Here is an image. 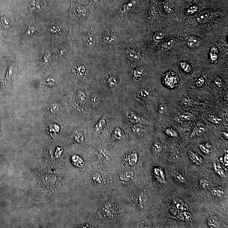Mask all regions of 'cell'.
Wrapping results in <instances>:
<instances>
[{
  "instance_id": "1",
  "label": "cell",
  "mask_w": 228,
  "mask_h": 228,
  "mask_svg": "<svg viewBox=\"0 0 228 228\" xmlns=\"http://www.w3.org/2000/svg\"><path fill=\"white\" fill-rule=\"evenodd\" d=\"M69 13L71 16L76 21H82L86 18L89 5L82 6L78 4L76 0H70Z\"/></svg>"
},
{
  "instance_id": "2",
  "label": "cell",
  "mask_w": 228,
  "mask_h": 228,
  "mask_svg": "<svg viewBox=\"0 0 228 228\" xmlns=\"http://www.w3.org/2000/svg\"><path fill=\"white\" fill-rule=\"evenodd\" d=\"M163 78L165 84L169 88L176 87L179 82V78L177 73L171 71V70L163 74Z\"/></svg>"
},
{
  "instance_id": "3",
  "label": "cell",
  "mask_w": 228,
  "mask_h": 228,
  "mask_svg": "<svg viewBox=\"0 0 228 228\" xmlns=\"http://www.w3.org/2000/svg\"><path fill=\"white\" fill-rule=\"evenodd\" d=\"M154 174L155 178L157 181L161 183H165L166 182V176L162 168L156 167L154 169Z\"/></svg>"
},
{
  "instance_id": "4",
  "label": "cell",
  "mask_w": 228,
  "mask_h": 228,
  "mask_svg": "<svg viewBox=\"0 0 228 228\" xmlns=\"http://www.w3.org/2000/svg\"><path fill=\"white\" fill-rule=\"evenodd\" d=\"M190 160L197 165H201L203 163V159L200 155L196 152L189 151L188 152Z\"/></svg>"
},
{
  "instance_id": "5",
  "label": "cell",
  "mask_w": 228,
  "mask_h": 228,
  "mask_svg": "<svg viewBox=\"0 0 228 228\" xmlns=\"http://www.w3.org/2000/svg\"><path fill=\"white\" fill-rule=\"evenodd\" d=\"M103 40L105 42L110 44H114L117 42V39L115 35L112 32H105L103 35Z\"/></svg>"
},
{
  "instance_id": "6",
  "label": "cell",
  "mask_w": 228,
  "mask_h": 228,
  "mask_svg": "<svg viewBox=\"0 0 228 228\" xmlns=\"http://www.w3.org/2000/svg\"><path fill=\"white\" fill-rule=\"evenodd\" d=\"M207 224L210 228H219L221 226L220 222L216 216H210L207 220Z\"/></svg>"
},
{
  "instance_id": "7",
  "label": "cell",
  "mask_w": 228,
  "mask_h": 228,
  "mask_svg": "<svg viewBox=\"0 0 228 228\" xmlns=\"http://www.w3.org/2000/svg\"><path fill=\"white\" fill-rule=\"evenodd\" d=\"M126 54L128 59L131 61H137L140 58L139 54L133 50L128 49L126 50Z\"/></svg>"
},
{
  "instance_id": "8",
  "label": "cell",
  "mask_w": 228,
  "mask_h": 228,
  "mask_svg": "<svg viewBox=\"0 0 228 228\" xmlns=\"http://www.w3.org/2000/svg\"><path fill=\"white\" fill-rule=\"evenodd\" d=\"M1 23L4 31H9L11 28V22L9 19L7 17L3 16L1 17Z\"/></svg>"
},
{
  "instance_id": "9",
  "label": "cell",
  "mask_w": 228,
  "mask_h": 228,
  "mask_svg": "<svg viewBox=\"0 0 228 228\" xmlns=\"http://www.w3.org/2000/svg\"><path fill=\"white\" fill-rule=\"evenodd\" d=\"M206 130L204 127L202 126H196L193 128L190 137L191 138L195 137H199L202 135L205 132Z\"/></svg>"
},
{
  "instance_id": "10",
  "label": "cell",
  "mask_w": 228,
  "mask_h": 228,
  "mask_svg": "<svg viewBox=\"0 0 228 228\" xmlns=\"http://www.w3.org/2000/svg\"><path fill=\"white\" fill-rule=\"evenodd\" d=\"M134 176V172L131 170H129L122 173L120 175V177L122 181L127 182L133 179Z\"/></svg>"
},
{
  "instance_id": "11",
  "label": "cell",
  "mask_w": 228,
  "mask_h": 228,
  "mask_svg": "<svg viewBox=\"0 0 228 228\" xmlns=\"http://www.w3.org/2000/svg\"><path fill=\"white\" fill-rule=\"evenodd\" d=\"M179 218L182 221L189 222L191 221L192 216L188 211H182L179 213Z\"/></svg>"
},
{
  "instance_id": "12",
  "label": "cell",
  "mask_w": 228,
  "mask_h": 228,
  "mask_svg": "<svg viewBox=\"0 0 228 228\" xmlns=\"http://www.w3.org/2000/svg\"><path fill=\"white\" fill-rule=\"evenodd\" d=\"M210 14L208 12L204 11L199 14L197 17V20L200 23H204L208 20L210 18Z\"/></svg>"
},
{
  "instance_id": "13",
  "label": "cell",
  "mask_w": 228,
  "mask_h": 228,
  "mask_svg": "<svg viewBox=\"0 0 228 228\" xmlns=\"http://www.w3.org/2000/svg\"><path fill=\"white\" fill-rule=\"evenodd\" d=\"M200 150L205 154H208L213 150L211 144L209 143L200 144L199 146Z\"/></svg>"
},
{
  "instance_id": "14",
  "label": "cell",
  "mask_w": 228,
  "mask_h": 228,
  "mask_svg": "<svg viewBox=\"0 0 228 228\" xmlns=\"http://www.w3.org/2000/svg\"><path fill=\"white\" fill-rule=\"evenodd\" d=\"M138 156L136 152H132L128 155V163L131 166H134L137 164Z\"/></svg>"
},
{
  "instance_id": "15",
  "label": "cell",
  "mask_w": 228,
  "mask_h": 228,
  "mask_svg": "<svg viewBox=\"0 0 228 228\" xmlns=\"http://www.w3.org/2000/svg\"><path fill=\"white\" fill-rule=\"evenodd\" d=\"M144 69L142 68H138L134 70L133 74L136 80H139L141 79L144 74Z\"/></svg>"
},
{
  "instance_id": "16",
  "label": "cell",
  "mask_w": 228,
  "mask_h": 228,
  "mask_svg": "<svg viewBox=\"0 0 228 228\" xmlns=\"http://www.w3.org/2000/svg\"><path fill=\"white\" fill-rule=\"evenodd\" d=\"M128 118L130 121L134 123H137L141 120L139 115L133 112H130L128 113Z\"/></svg>"
},
{
  "instance_id": "17",
  "label": "cell",
  "mask_w": 228,
  "mask_h": 228,
  "mask_svg": "<svg viewBox=\"0 0 228 228\" xmlns=\"http://www.w3.org/2000/svg\"><path fill=\"white\" fill-rule=\"evenodd\" d=\"M72 161L74 164L78 167H82L84 166V162L80 157L78 155H73L72 158Z\"/></svg>"
},
{
  "instance_id": "18",
  "label": "cell",
  "mask_w": 228,
  "mask_h": 228,
  "mask_svg": "<svg viewBox=\"0 0 228 228\" xmlns=\"http://www.w3.org/2000/svg\"><path fill=\"white\" fill-rule=\"evenodd\" d=\"M211 194L213 196L219 198H223L226 195L225 192L218 189H213L211 191Z\"/></svg>"
},
{
  "instance_id": "19",
  "label": "cell",
  "mask_w": 228,
  "mask_h": 228,
  "mask_svg": "<svg viewBox=\"0 0 228 228\" xmlns=\"http://www.w3.org/2000/svg\"><path fill=\"white\" fill-rule=\"evenodd\" d=\"M173 177L176 182L181 183H185L186 182V177L180 173H176L173 175Z\"/></svg>"
},
{
  "instance_id": "20",
  "label": "cell",
  "mask_w": 228,
  "mask_h": 228,
  "mask_svg": "<svg viewBox=\"0 0 228 228\" xmlns=\"http://www.w3.org/2000/svg\"><path fill=\"white\" fill-rule=\"evenodd\" d=\"M207 119L210 122L215 124L219 125L222 122V119L211 114H208L207 116Z\"/></svg>"
},
{
  "instance_id": "21",
  "label": "cell",
  "mask_w": 228,
  "mask_h": 228,
  "mask_svg": "<svg viewBox=\"0 0 228 228\" xmlns=\"http://www.w3.org/2000/svg\"><path fill=\"white\" fill-rule=\"evenodd\" d=\"M179 118L182 121H189L193 119V115L189 112H183L179 115Z\"/></svg>"
},
{
  "instance_id": "22",
  "label": "cell",
  "mask_w": 228,
  "mask_h": 228,
  "mask_svg": "<svg viewBox=\"0 0 228 228\" xmlns=\"http://www.w3.org/2000/svg\"><path fill=\"white\" fill-rule=\"evenodd\" d=\"M213 168L215 172L218 174L220 176L222 177H226V175H225L224 170L219 165L217 164L214 163L213 164Z\"/></svg>"
},
{
  "instance_id": "23",
  "label": "cell",
  "mask_w": 228,
  "mask_h": 228,
  "mask_svg": "<svg viewBox=\"0 0 228 228\" xmlns=\"http://www.w3.org/2000/svg\"><path fill=\"white\" fill-rule=\"evenodd\" d=\"M163 149L162 145L159 142H155L152 146V150L156 153H159L162 151Z\"/></svg>"
},
{
  "instance_id": "24",
  "label": "cell",
  "mask_w": 228,
  "mask_h": 228,
  "mask_svg": "<svg viewBox=\"0 0 228 228\" xmlns=\"http://www.w3.org/2000/svg\"><path fill=\"white\" fill-rule=\"evenodd\" d=\"M180 66L181 68L185 72L189 73L191 71V66L186 62L182 61L180 63Z\"/></svg>"
},
{
  "instance_id": "25",
  "label": "cell",
  "mask_w": 228,
  "mask_h": 228,
  "mask_svg": "<svg viewBox=\"0 0 228 228\" xmlns=\"http://www.w3.org/2000/svg\"><path fill=\"white\" fill-rule=\"evenodd\" d=\"M108 85L111 88H115L118 85V80L117 78L111 77L108 80Z\"/></svg>"
},
{
  "instance_id": "26",
  "label": "cell",
  "mask_w": 228,
  "mask_h": 228,
  "mask_svg": "<svg viewBox=\"0 0 228 228\" xmlns=\"http://www.w3.org/2000/svg\"><path fill=\"white\" fill-rule=\"evenodd\" d=\"M164 36L165 34L164 32H161V31L156 32L153 36V40L154 41L159 42L164 39Z\"/></svg>"
},
{
  "instance_id": "27",
  "label": "cell",
  "mask_w": 228,
  "mask_h": 228,
  "mask_svg": "<svg viewBox=\"0 0 228 228\" xmlns=\"http://www.w3.org/2000/svg\"><path fill=\"white\" fill-rule=\"evenodd\" d=\"M173 203V205L176 209L180 210L184 202L181 199L177 198V199L174 200Z\"/></svg>"
},
{
  "instance_id": "28",
  "label": "cell",
  "mask_w": 228,
  "mask_h": 228,
  "mask_svg": "<svg viewBox=\"0 0 228 228\" xmlns=\"http://www.w3.org/2000/svg\"><path fill=\"white\" fill-rule=\"evenodd\" d=\"M100 98L98 95L92 96L91 98V104L93 107H96L99 105L100 102Z\"/></svg>"
},
{
  "instance_id": "29",
  "label": "cell",
  "mask_w": 228,
  "mask_h": 228,
  "mask_svg": "<svg viewBox=\"0 0 228 228\" xmlns=\"http://www.w3.org/2000/svg\"><path fill=\"white\" fill-rule=\"evenodd\" d=\"M105 125H106V121L104 119H101L96 125L95 130L96 132H100L104 128Z\"/></svg>"
},
{
  "instance_id": "30",
  "label": "cell",
  "mask_w": 228,
  "mask_h": 228,
  "mask_svg": "<svg viewBox=\"0 0 228 228\" xmlns=\"http://www.w3.org/2000/svg\"><path fill=\"white\" fill-rule=\"evenodd\" d=\"M164 132L169 137H177V134L176 131L172 128H166L164 130Z\"/></svg>"
},
{
  "instance_id": "31",
  "label": "cell",
  "mask_w": 228,
  "mask_h": 228,
  "mask_svg": "<svg viewBox=\"0 0 228 228\" xmlns=\"http://www.w3.org/2000/svg\"><path fill=\"white\" fill-rule=\"evenodd\" d=\"M93 179L94 183L97 185L101 184L102 182V178L101 175L98 173H96L93 175Z\"/></svg>"
},
{
  "instance_id": "32",
  "label": "cell",
  "mask_w": 228,
  "mask_h": 228,
  "mask_svg": "<svg viewBox=\"0 0 228 228\" xmlns=\"http://www.w3.org/2000/svg\"><path fill=\"white\" fill-rule=\"evenodd\" d=\"M197 40L196 37H191L189 39L188 42V45L189 47L190 48L194 47L196 46L197 44Z\"/></svg>"
},
{
  "instance_id": "33",
  "label": "cell",
  "mask_w": 228,
  "mask_h": 228,
  "mask_svg": "<svg viewBox=\"0 0 228 228\" xmlns=\"http://www.w3.org/2000/svg\"><path fill=\"white\" fill-rule=\"evenodd\" d=\"M132 130L133 132L135 134H139L142 132L143 131V128L142 125L140 124H136L134 125L133 127Z\"/></svg>"
},
{
  "instance_id": "34",
  "label": "cell",
  "mask_w": 228,
  "mask_h": 228,
  "mask_svg": "<svg viewBox=\"0 0 228 228\" xmlns=\"http://www.w3.org/2000/svg\"><path fill=\"white\" fill-rule=\"evenodd\" d=\"M218 52L216 49L213 48L210 53V58L213 61H215L218 59Z\"/></svg>"
},
{
  "instance_id": "35",
  "label": "cell",
  "mask_w": 228,
  "mask_h": 228,
  "mask_svg": "<svg viewBox=\"0 0 228 228\" xmlns=\"http://www.w3.org/2000/svg\"><path fill=\"white\" fill-rule=\"evenodd\" d=\"M35 30V28L34 26H30L27 29L25 32V35L26 37H31L33 34Z\"/></svg>"
},
{
  "instance_id": "36",
  "label": "cell",
  "mask_w": 228,
  "mask_h": 228,
  "mask_svg": "<svg viewBox=\"0 0 228 228\" xmlns=\"http://www.w3.org/2000/svg\"><path fill=\"white\" fill-rule=\"evenodd\" d=\"M99 153L101 157L105 159H108L109 157V153L108 151L106 150L105 149H101L99 150Z\"/></svg>"
},
{
  "instance_id": "37",
  "label": "cell",
  "mask_w": 228,
  "mask_h": 228,
  "mask_svg": "<svg viewBox=\"0 0 228 228\" xmlns=\"http://www.w3.org/2000/svg\"><path fill=\"white\" fill-rule=\"evenodd\" d=\"M204 82H205V81H204V79L202 77H200V78L196 79L195 80V85L197 87H200L204 85Z\"/></svg>"
},
{
  "instance_id": "38",
  "label": "cell",
  "mask_w": 228,
  "mask_h": 228,
  "mask_svg": "<svg viewBox=\"0 0 228 228\" xmlns=\"http://www.w3.org/2000/svg\"><path fill=\"white\" fill-rule=\"evenodd\" d=\"M123 136V133L121 130L119 128H116L114 132V136L116 139H120Z\"/></svg>"
},
{
  "instance_id": "39",
  "label": "cell",
  "mask_w": 228,
  "mask_h": 228,
  "mask_svg": "<svg viewBox=\"0 0 228 228\" xmlns=\"http://www.w3.org/2000/svg\"><path fill=\"white\" fill-rule=\"evenodd\" d=\"M200 185L202 188H207L210 186V182L207 179H203L200 181Z\"/></svg>"
},
{
  "instance_id": "40",
  "label": "cell",
  "mask_w": 228,
  "mask_h": 228,
  "mask_svg": "<svg viewBox=\"0 0 228 228\" xmlns=\"http://www.w3.org/2000/svg\"><path fill=\"white\" fill-rule=\"evenodd\" d=\"M76 71H77V73L78 75L82 76L85 72V68L84 66H79L76 69Z\"/></svg>"
},
{
  "instance_id": "41",
  "label": "cell",
  "mask_w": 228,
  "mask_h": 228,
  "mask_svg": "<svg viewBox=\"0 0 228 228\" xmlns=\"http://www.w3.org/2000/svg\"><path fill=\"white\" fill-rule=\"evenodd\" d=\"M86 39L87 40L85 41V42H86V44H87V46H89L90 47L93 46V45H94V37L90 35Z\"/></svg>"
},
{
  "instance_id": "42",
  "label": "cell",
  "mask_w": 228,
  "mask_h": 228,
  "mask_svg": "<svg viewBox=\"0 0 228 228\" xmlns=\"http://www.w3.org/2000/svg\"><path fill=\"white\" fill-rule=\"evenodd\" d=\"M146 196L141 194L139 196V203L141 207H144L146 204Z\"/></svg>"
},
{
  "instance_id": "43",
  "label": "cell",
  "mask_w": 228,
  "mask_h": 228,
  "mask_svg": "<svg viewBox=\"0 0 228 228\" xmlns=\"http://www.w3.org/2000/svg\"><path fill=\"white\" fill-rule=\"evenodd\" d=\"M149 91H148V90H146V89H142L139 92L140 96H141V97L144 98L148 97L149 95Z\"/></svg>"
},
{
  "instance_id": "44",
  "label": "cell",
  "mask_w": 228,
  "mask_h": 228,
  "mask_svg": "<svg viewBox=\"0 0 228 228\" xmlns=\"http://www.w3.org/2000/svg\"><path fill=\"white\" fill-rule=\"evenodd\" d=\"M75 140L78 143H82L84 140V137L82 134H78L75 136Z\"/></svg>"
},
{
  "instance_id": "45",
  "label": "cell",
  "mask_w": 228,
  "mask_h": 228,
  "mask_svg": "<svg viewBox=\"0 0 228 228\" xmlns=\"http://www.w3.org/2000/svg\"><path fill=\"white\" fill-rule=\"evenodd\" d=\"M30 10L32 11L33 10H35L36 9H40V5L35 1H33L31 2V4H30Z\"/></svg>"
},
{
  "instance_id": "46",
  "label": "cell",
  "mask_w": 228,
  "mask_h": 228,
  "mask_svg": "<svg viewBox=\"0 0 228 228\" xmlns=\"http://www.w3.org/2000/svg\"><path fill=\"white\" fill-rule=\"evenodd\" d=\"M222 163H224L226 166H228V150H226L225 152V156L223 158V161Z\"/></svg>"
},
{
  "instance_id": "47",
  "label": "cell",
  "mask_w": 228,
  "mask_h": 228,
  "mask_svg": "<svg viewBox=\"0 0 228 228\" xmlns=\"http://www.w3.org/2000/svg\"><path fill=\"white\" fill-rule=\"evenodd\" d=\"M166 111V107L164 105H161L159 108V112L160 114H164Z\"/></svg>"
},
{
  "instance_id": "48",
  "label": "cell",
  "mask_w": 228,
  "mask_h": 228,
  "mask_svg": "<svg viewBox=\"0 0 228 228\" xmlns=\"http://www.w3.org/2000/svg\"><path fill=\"white\" fill-rule=\"evenodd\" d=\"M79 96L80 100L81 102H82V103H84V102L86 101V96H85V94H84L82 92V91H80V92H79Z\"/></svg>"
},
{
  "instance_id": "49",
  "label": "cell",
  "mask_w": 228,
  "mask_h": 228,
  "mask_svg": "<svg viewBox=\"0 0 228 228\" xmlns=\"http://www.w3.org/2000/svg\"><path fill=\"white\" fill-rule=\"evenodd\" d=\"M215 83L216 85L219 87H221V86H222V81H221V80L219 78H217L215 80Z\"/></svg>"
},
{
  "instance_id": "50",
  "label": "cell",
  "mask_w": 228,
  "mask_h": 228,
  "mask_svg": "<svg viewBox=\"0 0 228 228\" xmlns=\"http://www.w3.org/2000/svg\"><path fill=\"white\" fill-rule=\"evenodd\" d=\"M188 206L187 204L184 203L180 210H181L182 211H188Z\"/></svg>"
},
{
  "instance_id": "51",
  "label": "cell",
  "mask_w": 228,
  "mask_h": 228,
  "mask_svg": "<svg viewBox=\"0 0 228 228\" xmlns=\"http://www.w3.org/2000/svg\"><path fill=\"white\" fill-rule=\"evenodd\" d=\"M223 135H224V137H225V138L227 139H228V133L227 132H223Z\"/></svg>"
}]
</instances>
